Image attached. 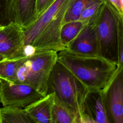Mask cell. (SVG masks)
<instances>
[{
	"instance_id": "obj_22",
	"label": "cell",
	"mask_w": 123,
	"mask_h": 123,
	"mask_svg": "<svg viewBox=\"0 0 123 123\" xmlns=\"http://www.w3.org/2000/svg\"><path fill=\"white\" fill-rule=\"evenodd\" d=\"M123 16V0H106Z\"/></svg>"
},
{
	"instance_id": "obj_4",
	"label": "cell",
	"mask_w": 123,
	"mask_h": 123,
	"mask_svg": "<svg viewBox=\"0 0 123 123\" xmlns=\"http://www.w3.org/2000/svg\"><path fill=\"white\" fill-rule=\"evenodd\" d=\"M57 60L56 51H36L27 56L18 68L15 82L29 85L45 96L48 80Z\"/></svg>"
},
{
	"instance_id": "obj_25",
	"label": "cell",
	"mask_w": 123,
	"mask_h": 123,
	"mask_svg": "<svg viewBox=\"0 0 123 123\" xmlns=\"http://www.w3.org/2000/svg\"><path fill=\"white\" fill-rule=\"evenodd\" d=\"M3 26H0V29L1 28H2Z\"/></svg>"
},
{
	"instance_id": "obj_13",
	"label": "cell",
	"mask_w": 123,
	"mask_h": 123,
	"mask_svg": "<svg viewBox=\"0 0 123 123\" xmlns=\"http://www.w3.org/2000/svg\"><path fill=\"white\" fill-rule=\"evenodd\" d=\"M54 94L49 93L34 102L25 110L34 123H52Z\"/></svg>"
},
{
	"instance_id": "obj_5",
	"label": "cell",
	"mask_w": 123,
	"mask_h": 123,
	"mask_svg": "<svg viewBox=\"0 0 123 123\" xmlns=\"http://www.w3.org/2000/svg\"><path fill=\"white\" fill-rule=\"evenodd\" d=\"M44 96L29 85L0 78V102L3 106L25 109Z\"/></svg>"
},
{
	"instance_id": "obj_12",
	"label": "cell",
	"mask_w": 123,
	"mask_h": 123,
	"mask_svg": "<svg viewBox=\"0 0 123 123\" xmlns=\"http://www.w3.org/2000/svg\"><path fill=\"white\" fill-rule=\"evenodd\" d=\"M37 0H11L13 22L23 29L31 25L37 19Z\"/></svg>"
},
{
	"instance_id": "obj_15",
	"label": "cell",
	"mask_w": 123,
	"mask_h": 123,
	"mask_svg": "<svg viewBox=\"0 0 123 123\" xmlns=\"http://www.w3.org/2000/svg\"><path fill=\"white\" fill-rule=\"evenodd\" d=\"M52 123H77L76 117L55 96L52 110Z\"/></svg>"
},
{
	"instance_id": "obj_8",
	"label": "cell",
	"mask_w": 123,
	"mask_h": 123,
	"mask_svg": "<svg viewBox=\"0 0 123 123\" xmlns=\"http://www.w3.org/2000/svg\"><path fill=\"white\" fill-rule=\"evenodd\" d=\"M79 123H109L102 89H87Z\"/></svg>"
},
{
	"instance_id": "obj_16",
	"label": "cell",
	"mask_w": 123,
	"mask_h": 123,
	"mask_svg": "<svg viewBox=\"0 0 123 123\" xmlns=\"http://www.w3.org/2000/svg\"><path fill=\"white\" fill-rule=\"evenodd\" d=\"M84 25L80 21L69 22L62 25L60 38L61 44L65 49L77 36Z\"/></svg>"
},
{
	"instance_id": "obj_14",
	"label": "cell",
	"mask_w": 123,
	"mask_h": 123,
	"mask_svg": "<svg viewBox=\"0 0 123 123\" xmlns=\"http://www.w3.org/2000/svg\"><path fill=\"white\" fill-rule=\"evenodd\" d=\"M1 123H34L25 109L3 106L0 108Z\"/></svg>"
},
{
	"instance_id": "obj_24",
	"label": "cell",
	"mask_w": 123,
	"mask_h": 123,
	"mask_svg": "<svg viewBox=\"0 0 123 123\" xmlns=\"http://www.w3.org/2000/svg\"><path fill=\"white\" fill-rule=\"evenodd\" d=\"M0 123H1V115H0Z\"/></svg>"
},
{
	"instance_id": "obj_20",
	"label": "cell",
	"mask_w": 123,
	"mask_h": 123,
	"mask_svg": "<svg viewBox=\"0 0 123 123\" xmlns=\"http://www.w3.org/2000/svg\"><path fill=\"white\" fill-rule=\"evenodd\" d=\"M13 22L11 0H0V26H5Z\"/></svg>"
},
{
	"instance_id": "obj_23",
	"label": "cell",
	"mask_w": 123,
	"mask_h": 123,
	"mask_svg": "<svg viewBox=\"0 0 123 123\" xmlns=\"http://www.w3.org/2000/svg\"><path fill=\"white\" fill-rule=\"evenodd\" d=\"M5 59H7L4 56H3V55H1L0 54V62H1V61H3V60H5Z\"/></svg>"
},
{
	"instance_id": "obj_3",
	"label": "cell",
	"mask_w": 123,
	"mask_h": 123,
	"mask_svg": "<svg viewBox=\"0 0 123 123\" xmlns=\"http://www.w3.org/2000/svg\"><path fill=\"white\" fill-rule=\"evenodd\" d=\"M87 88L65 67L56 62L49 75L46 94L54 93L56 98L77 118L82 112Z\"/></svg>"
},
{
	"instance_id": "obj_9",
	"label": "cell",
	"mask_w": 123,
	"mask_h": 123,
	"mask_svg": "<svg viewBox=\"0 0 123 123\" xmlns=\"http://www.w3.org/2000/svg\"><path fill=\"white\" fill-rule=\"evenodd\" d=\"M23 30L14 22L0 29V54L7 59L26 56L24 50Z\"/></svg>"
},
{
	"instance_id": "obj_10",
	"label": "cell",
	"mask_w": 123,
	"mask_h": 123,
	"mask_svg": "<svg viewBox=\"0 0 123 123\" xmlns=\"http://www.w3.org/2000/svg\"><path fill=\"white\" fill-rule=\"evenodd\" d=\"M66 49L71 53L79 55L99 56L95 23L85 24L79 34Z\"/></svg>"
},
{
	"instance_id": "obj_19",
	"label": "cell",
	"mask_w": 123,
	"mask_h": 123,
	"mask_svg": "<svg viewBox=\"0 0 123 123\" xmlns=\"http://www.w3.org/2000/svg\"><path fill=\"white\" fill-rule=\"evenodd\" d=\"M105 0L95 2L84 9L81 13L79 21L84 24L94 23L105 4Z\"/></svg>"
},
{
	"instance_id": "obj_7",
	"label": "cell",
	"mask_w": 123,
	"mask_h": 123,
	"mask_svg": "<svg viewBox=\"0 0 123 123\" xmlns=\"http://www.w3.org/2000/svg\"><path fill=\"white\" fill-rule=\"evenodd\" d=\"M74 0H68L53 18L44 28L31 45L35 51L53 50L56 52L65 48L61 44L60 34L64 14Z\"/></svg>"
},
{
	"instance_id": "obj_21",
	"label": "cell",
	"mask_w": 123,
	"mask_h": 123,
	"mask_svg": "<svg viewBox=\"0 0 123 123\" xmlns=\"http://www.w3.org/2000/svg\"><path fill=\"white\" fill-rule=\"evenodd\" d=\"M56 0H37V18L40 16Z\"/></svg>"
},
{
	"instance_id": "obj_17",
	"label": "cell",
	"mask_w": 123,
	"mask_h": 123,
	"mask_svg": "<svg viewBox=\"0 0 123 123\" xmlns=\"http://www.w3.org/2000/svg\"><path fill=\"white\" fill-rule=\"evenodd\" d=\"M26 56L5 59L0 62V78L15 82L17 69Z\"/></svg>"
},
{
	"instance_id": "obj_2",
	"label": "cell",
	"mask_w": 123,
	"mask_h": 123,
	"mask_svg": "<svg viewBox=\"0 0 123 123\" xmlns=\"http://www.w3.org/2000/svg\"><path fill=\"white\" fill-rule=\"evenodd\" d=\"M95 25L99 55L123 65V16L105 0Z\"/></svg>"
},
{
	"instance_id": "obj_1",
	"label": "cell",
	"mask_w": 123,
	"mask_h": 123,
	"mask_svg": "<svg viewBox=\"0 0 123 123\" xmlns=\"http://www.w3.org/2000/svg\"><path fill=\"white\" fill-rule=\"evenodd\" d=\"M57 61L89 89L105 88L118 68V64L102 57L79 55L70 52L66 49L57 52Z\"/></svg>"
},
{
	"instance_id": "obj_11",
	"label": "cell",
	"mask_w": 123,
	"mask_h": 123,
	"mask_svg": "<svg viewBox=\"0 0 123 123\" xmlns=\"http://www.w3.org/2000/svg\"><path fill=\"white\" fill-rule=\"evenodd\" d=\"M68 0H56L28 27L23 30L24 47L31 45Z\"/></svg>"
},
{
	"instance_id": "obj_18",
	"label": "cell",
	"mask_w": 123,
	"mask_h": 123,
	"mask_svg": "<svg viewBox=\"0 0 123 123\" xmlns=\"http://www.w3.org/2000/svg\"><path fill=\"white\" fill-rule=\"evenodd\" d=\"M104 0H74L64 14L62 24L79 21L81 13L84 9L95 2Z\"/></svg>"
},
{
	"instance_id": "obj_6",
	"label": "cell",
	"mask_w": 123,
	"mask_h": 123,
	"mask_svg": "<svg viewBox=\"0 0 123 123\" xmlns=\"http://www.w3.org/2000/svg\"><path fill=\"white\" fill-rule=\"evenodd\" d=\"M123 65L118 64L115 74L102 90L109 123H123Z\"/></svg>"
}]
</instances>
